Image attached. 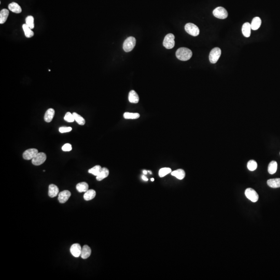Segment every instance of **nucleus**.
Segmentation results:
<instances>
[{
  "label": "nucleus",
  "mask_w": 280,
  "mask_h": 280,
  "mask_svg": "<svg viewBox=\"0 0 280 280\" xmlns=\"http://www.w3.org/2000/svg\"><path fill=\"white\" fill-rule=\"evenodd\" d=\"M213 14L215 17L221 19H226L228 15L227 11H226L225 8L222 7L216 8L213 12Z\"/></svg>",
  "instance_id": "nucleus-8"
},
{
  "label": "nucleus",
  "mask_w": 280,
  "mask_h": 280,
  "mask_svg": "<svg viewBox=\"0 0 280 280\" xmlns=\"http://www.w3.org/2000/svg\"><path fill=\"white\" fill-rule=\"evenodd\" d=\"M128 99L130 103L136 104L139 101V97L135 91L132 90L129 93Z\"/></svg>",
  "instance_id": "nucleus-14"
},
{
  "label": "nucleus",
  "mask_w": 280,
  "mask_h": 280,
  "mask_svg": "<svg viewBox=\"0 0 280 280\" xmlns=\"http://www.w3.org/2000/svg\"><path fill=\"white\" fill-rule=\"evenodd\" d=\"M221 49L219 47H215L212 49L210 54H209V60L210 62L213 64L216 63L219 60V58H220L221 55Z\"/></svg>",
  "instance_id": "nucleus-4"
},
{
  "label": "nucleus",
  "mask_w": 280,
  "mask_h": 280,
  "mask_svg": "<svg viewBox=\"0 0 280 280\" xmlns=\"http://www.w3.org/2000/svg\"><path fill=\"white\" fill-rule=\"evenodd\" d=\"M267 185L271 188H279L280 187V178L268 180L267 181Z\"/></svg>",
  "instance_id": "nucleus-17"
},
{
  "label": "nucleus",
  "mask_w": 280,
  "mask_h": 280,
  "mask_svg": "<svg viewBox=\"0 0 280 280\" xmlns=\"http://www.w3.org/2000/svg\"><path fill=\"white\" fill-rule=\"evenodd\" d=\"M251 25L249 22H245L242 25V32L243 35L246 38H249L251 33Z\"/></svg>",
  "instance_id": "nucleus-12"
},
{
  "label": "nucleus",
  "mask_w": 280,
  "mask_h": 280,
  "mask_svg": "<svg viewBox=\"0 0 280 280\" xmlns=\"http://www.w3.org/2000/svg\"><path fill=\"white\" fill-rule=\"evenodd\" d=\"M72 130V128L70 127H61L59 129V132L62 133L70 132Z\"/></svg>",
  "instance_id": "nucleus-34"
},
{
  "label": "nucleus",
  "mask_w": 280,
  "mask_h": 280,
  "mask_svg": "<svg viewBox=\"0 0 280 280\" xmlns=\"http://www.w3.org/2000/svg\"><path fill=\"white\" fill-rule=\"evenodd\" d=\"M277 168H278V163L275 161H272L270 162L268 168V171L269 173L270 174H275L277 171Z\"/></svg>",
  "instance_id": "nucleus-25"
},
{
  "label": "nucleus",
  "mask_w": 280,
  "mask_h": 280,
  "mask_svg": "<svg viewBox=\"0 0 280 280\" xmlns=\"http://www.w3.org/2000/svg\"><path fill=\"white\" fill-rule=\"evenodd\" d=\"M185 31L188 33V34L191 35L192 36H197L199 35L200 31L199 28L195 24L192 23H188L186 24L185 26Z\"/></svg>",
  "instance_id": "nucleus-5"
},
{
  "label": "nucleus",
  "mask_w": 280,
  "mask_h": 280,
  "mask_svg": "<svg viewBox=\"0 0 280 280\" xmlns=\"http://www.w3.org/2000/svg\"><path fill=\"white\" fill-rule=\"evenodd\" d=\"M174 38L175 36L173 34L170 33L166 35L163 40V45L165 48H166V49L173 48L175 45Z\"/></svg>",
  "instance_id": "nucleus-3"
},
{
  "label": "nucleus",
  "mask_w": 280,
  "mask_h": 280,
  "mask_svg": "<svg viewBox=\"0 0 280 280\" xmlns=\"http://www.w3.org/2000/svg\"><path fill=\"white\" fill-rule=\"evenodd\" d=\"M154 181V178H152V179H151V181H153H153Z\"/></svg>",
  "instance_id": "nucleus-38"
},
{
  "label": "nucleus",
  "mask_w": 280,
  "mask_h": 280,
  "mask_svg": "<svg viewBox=\"0 0 280 280\" xmlns=\"http://www.w3.org/2000/svg\"><path fill=\"white\" fill-rule=\"evenodd\" d=\"M54 110L53 109H49L46 112L44 116V120L47 123H50L52 121L54 115Z\"/></svg>",
  "instance_id": "nucleus-16"
},
{
  "label": "nucleus",
  "mask_w": 280,
  "mask_h": 280,
  "mask_svg": "<svg viewBox=\"0 0 280 280\" xmlns=\"http://www.w3.org/2000/svg\"><path fill=\"white\" fill-rule=\"evenodd\" d=\"M140 115L137 113H129L125 112L124 114V117L126 119H136L139 118Z\"/></svg>",
  "instance_id": "nucleus-27"
},
{
  "label": "nucleus",
  "mask_w": 280,
  "mask_h": 280,
  "mask_svg": "<svg viewBox=\"0 0 280 280\" xmlns=\"http://www.w3.org/2000/svg\"><path fill=\"white\" fill-rule=\"evenodd\" d=\"M64 119L65 121L69 122V123H72L75 120L74 116L73 114L71 113L70 112H67L64 117Z\"/></svg>",
  "instance_id": "nucleus-33"
},
{
  "label": "nucleus",
  "mask_w": 280,
  "mask_h": 280,
  "mask_svg": "<svg viewBox=\"0 0 280 280\" xmlns=\"http://www.w3.org/2000/svg\"><path fill=\"white\" fill-rule=\"evenodd\" d=\"M245 195L248 199L253 203H256L259 200V196L255 190L251 188H248L245 191Z\"/></svg>",
  "instance_id": "nucleus-7"
},
{
  "label": "nucleus",
  "mask_w": 280,
  "mask_h": 280,
  "mask_svg": "<svg viewBox=\"0 0 280 280\" xmlns=\"http://www.w3.org/2000/svg\"><path fill=\"white\" fill-rule=\"evenodd\" d=\"M34 18L32 16H29L25 19V22L29 27L31 29L35 28V23H34Z\"/></svg>",
  "instance_id": "nucleus-32"
},
{
  "label": "nucleus",
  "mask_w": 280,
  "mask_h": 280,
  "mask_svg": "<svg viewBox=\"0 0 280 280\" xmlns=\"http://www.w3.org/2000/svg\"><path fill=\"white\" fill-rule=\"evenodd\" d=\"M192 51L186 47L180 48L176 52V57L181 61H187L192 58Z\"/></svg>",
  "instance_id": "nucleus-1"
},
{
  "label": "nucleus",
  "mask_w": 280,
  "mask_h": 280,
  "mask_svg": "<svg viewBox=\"0 0 280 280\" xmlns=\"http://www.w3.org/2000/svg\"><path fill=\"white\" fill-rule=\"evenodd\" d=\"M109 170L107 168H102L101 171L100 172L99 174L96 177L97 180L98 181L103 180V179H105L109 176Z\"/></svg>",
  "instance_id": "nucleus-19"
},
{
  "label": "nucleus",
  "mask_w": 280,
  "mask_h": 280,
  "mask_svg": "<svg viewBox=\"0 0 280 280\" xmlns=\"http://www.w3.org/2000/svg\"><path fill=\"white\" fill-rule=\"evenodd\" d=\"M59 193V190L56 185L51 184L49 186L48 195L51 198H54Z\"/></svg>",
  "instance_id": "nucleus-13"
},
{
  "label": "nucleus",
  "mask_w": 280,
  "mask_h": 280,
  "mask_svg": "<svg viewBox=\"0 0 280 280\" xmlns=\"http://www.w3.org/2000/svg\"><path fill=\"white\" fill-rule=\"evenodd\" d=\"M262 24V20L259 17H256L254 18L252 20V23L251 24V29L253 30H257L259 29Z\"/></svg>",
  "instance_id": "nucleus-18"
},
{
  "label": "nucleus",
  "mask_w": 280,
  "mask_h": 280,
  "mask_svg": "<svg viewBox=\"0 0 280 280\" xmlns=\"http://www.w3.org/2000/svg\"><path fill=\"white\" fill-rule=\"evenodd\" d=\"M72 145L69 143L65 144L63 145V147H62V150L64 152H69V151H71V150H72Z\"/></svg>",
  "instance_id": "nucleus-35"
},
{
  "label": "nucleus",
  "mask_w": 280,
  "mask_h": 280,
  "mask_svg": "<svg viewBox=\"0 0 280 280\" xmlns=\"http://www.w3.org/2000/svg\"><path fill=\"white\" fill-rule=\"evenodd\" d=\"M247 166H248V169L249 171H253L256 170L257 168V163L256 161L255 160H251L248 162Z\"/></svg>",
  "instance_id": "nucleus-31"
},
{
  "label": "nucleus",
  "mask_w": 280,
  "mask_h": 280,
  "mask_svg": "<svg viewBox=\"0 0 280 280\" xmlns=\"http://www.w3.org/2000/svg\"><path fill=\"white\" fill-rule=\"evenodd\" d=\"M81 249L82 248L80 244L78 243H75L73 244L71 247V253L75 257H78L81 255Z\"/></svg>",
  "instance_id": "nucleus-11"
},
{
  "label": "nucleus",
  "mask_w": 280,
  "mask_h": 280,
  "mask_svg": "<svg viewBox=\"0 0 280 280\" xmlns=\"http://www.w3.org/2000/svg\"><path fill=\"white\" fill-rule=\"evenodd\" d=\"M9 15V11L7 9L1 10L0 12V24H3L7 20Z\"/></svg>",
  "instance_id": "nucleus-23"
},
{
  "label": "nucleus",
  "mask_w": 280,
  "mask_h": 280,
  "mask_svg": "<svg viewBox=\"0 0 280 280\" xmlns=\"http://www.w3.org/2000/svg\"><path fill=\"white\" fill-rule=\"evenodd\" d=\"M38 153V150L36 148H30L24 152L22 156L25 160H32Z\"/></svg>",
  "instance_id": "nucleus-9"
},
{
  "label": "nucleus",
  "mask_w": 280,
  "mask_h": 280,
  "mask_svg": "<svg viewBox=\"0 0 280 280\" xmlns=\"http://www.w3.org/2000/svg\"><path fill=\"white\" fill-rule=\"evenodd\" d=\"M22 29L24 30L25 36L28 38H32L34 35V32L32 31V29L29 27L27 24H24L22 25Z\"/></svg>",
  "instance_id": "nucleus-24"
},
{
  "label": "nucleus",
  "mask_w": 280,
  "mask_h": 280,
  "mask_svg": "<svg viewBox=\"0 0 280 280\" xmlns=\"http://www.w3.org/2000/svg\"><path fill=\"white\" fill-rule=\"evenodd\" d=\"M143 174H144V175H146V174H147V172H148V171H147V170H144V171H143Z\"/></svg>",
  "instance_id": "nucleus-37"
},
{
  "label": "nucleus",
  "mask_w": 280,
  "mask_h": 280,
  "mask_svg": "<svg viewBox=\"0 0 280 280\" xmlns=\"http://www.w3.org/2000/svg\"><path fill=\"white\" fill-rule=\"evenodd\" d=\"M101 166L99 165H97L96 166H94L93 168H91L88 170V172L89 173L92 174L93 175L95 176H98L100 172L102 170Z\"/></svg>",
  "instance_id": "nucleus-28"
},
{
  "label": "nucleus",
  "mask_w": 280,
  "mask_h": 280,
  "mask_svg": "<svg viewBox=\"0 0 280 280\" xmlns=\"http://www.w3.org/2000/svg\"><path fill=\"white\" fill-rule=\"evenodd\" d=\"M148 172H149V173H150V174H152V172L150 171H148Z\"/></svg>",
  "instance_id": "nucleus-39"
},
{
  "label": "nucleus",
  "mask_w": 280,
  "mask_h": 280,
  "mask_svg": "<svg viewBox=\"0 0 280 280\" xmlns=\"http://www.w3.org/2000/svg\"><path fill=\"white\" fill-rule=\"evenodd\" d=\"M96 195V192L94 190H88L87 192H85L84 195V198L85 200L89 201L94 199Z\"/></svg>",
  "instance_id": "nucleus-22"
},
{
  "label": "nucleus",
  "mask_w": 280,
  "mask_h": 280,
  "mask_svg": "<svg viewBox=\"0 0 280 280\" xmlns=\"http://www.w3.org/2000/svg\"><path fill=\"white\" fill-rule=\"evenodd\" d=\"M91 250L89 246L85 245L81 249V256L83 259H87L91 256Z\"/></svg>",
  "instance_id": "nucleus-15"
},
{
  "label": "nucleus",
  "mask_w": 280,
  "mask_h": 280,
  "mask_svg": "<svg viewBox=\"0 0 280 280\" xmlns=\"http://www.w3.org/2000/svg\"><path fill=\"white\" fill-rule=\"evenodd\" d=\"M172 172L171 169L169 168H163L160 169L159 171V176L160 177H163L166 176L167 174Z\"/></svg>",
  "instance_id": "nucleus-30"
},
{
  "label": "nucleus",
  "mask_w": 280,
  "mask_h": 280,
  "mask_svg": "<svg viewBox=\"0 0 280 280\" xmlns=\"http://www.w3.org/2000/svg\"><path fill=\"white\" fill-rule=\"evenodd\" d=\"M142 179L145 181H147L148 180V179L144 175H142Z\"/></svg>",
  "instance_id": "nucleus-36"
},
{
  "label": "nucleus",
  "mask_w": 280,
  "mask_h": 280,
  "mask_svg": "<svg viewBox=\"0 0 280 280\" xmlns=\"http://www.w3.org/2000/svg\"><path fill=\"white\" fill-rule=\"evenodd\" d=\"M171 175L175 176L179 180H183L185 176V172L184 170L180 169L172 172Z\"/></svg>",
  "instance_id": "nucleus-21"
},
{
  "label": "nucleus",
  "mask_w": 280,
  "mask_h": 280,
  "mask_svg": "<svg viewBox=\"0 0 280 280\" xmlns=\"http://www.w3.org/2000/svg\"><path fill=\"white\" fill-rule=\"evenodd\" d=\"M8 8L10 11L13 12V13H16V14L21 13V8L20 6L18 5V4L15 2H13L12 3L9 4L8 5Z\"/></svg>",
  "instance_id": "nucleus-20"
},
{
  "label": "nucleus",
  "mask_w": 280,
  "mask_h": 280,
  "mask_svg": "<svg viewBox=\"0 0 280 280\" xmlns=\"http://www.w3.org/2000/svg\"><path fill=\"white\" fill-rule=\"evenodd\" d=\"M73 115L74 116V119L77 123L80 125H84L85 124V120L82 116L78 114L77 113L74 112L73 113Z\"/></svg>",
  "instance_id": "nucleus-29"
},
{
  "label": "nucleus",
  "mask_w": 280,
  "mask_h": 280,
  "mask_svg": "<svg viewBox=\"0 0 280 280\" xmlns=\"http://www.w3.org/2000/svg\"><path fill=\"white\" fill-rule=\"evenodd\" d=\"M136 44V38L132 36H130L123 44V49L126 52H129L133 49Z\"/></svg>",
  "instance_id": "nucleus-2"
},
{
  "label": "nucleus",
  "mask_w": 280,
  "mask_h": 280,
  "mask_svg": "<svg viewBox=\"0 0 280 280\" xmlns=\"http://www.w3.org/2000/svg\"><path fill=\"white\" fill-rule=\"evenodd\" d=\"M47 158V156L44 153L38 152L35 157L32 159V163L35 166H40L45 163Z\"/></svg>",
  "instance_id": "nucleus-6"
},
{
  "label": "nucleus",
  "mask_w": 280,
  "mask_h": 280,
  "mask_svg": "<svg viewBox=\"0 0 280 280\" xmlns=\"http://www.w3.org/2000/svg\"><path fill=\"white\" fill-rule=\"evenodd\" d=\"M89 185L87 183H79L76 185V189L80 193L86 192L88 190Z\"/></svg>",
  "instance_id": "nucleus-26"
},
{
  "label": "nucleus",
  "mask_w": 280,
  "mask_h": 280,
  "mask_svg": "<svg viewBox=\"0 0 280 280\" xmlns=\"http://www.w3.org/2000/svg\"><path fill=\"white\" fill-rule=\"evenodd\" d=\"M71 195L70 192L69 190H63L58 194V200L61 203H64L68 200Z\"/></svg>",
  "instance_id": "nucleus-10"
}]
</instances>
